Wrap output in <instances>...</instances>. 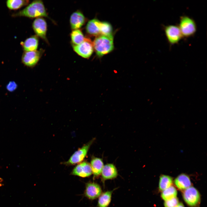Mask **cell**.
Listing matches in <instances>:
<instances>
[{
    "instance_id": "1",
    "label": "cell",
    "mask_w": 207,
    "mask_h": 207,
    "mask_svg": "<svg viewBox=\"0 0 207 207\" xmlns=\"http://www.w3.org/2000/svg\"><path fill=\"white\" fill-rule=\"evenodd\" d=\"M13 17H25L29 18L47 17V14L43 2L34 1L23 9L12 14Z\"/></svg>"
},
{
    "instance_id": "2",
    "label": "cell",
    "mask_w": 207,
    "mask_h": 207,
    "mask_svg": "<svg viewBox=\"0 0 207 207\" xmlns=\"http://www.w3.org/2000/svg\"><path fill=\"white\" fill-rule=\"evenodd\" d=\"M93 43L96 55L101 57L111 52L114 49L113 35H100L96 37Z\"/></svg>"
},
{
    "instance_id": "3",
    "label": "cell",
    "mask_w": 207,
    "mask_h": 207,
    "mask_svg": "<svg viewBox=\"0 0 207 207\" xmlns=\"http://www.w3.org/2000/svg\"><path fill=\"white\" fill-rule=\"evenodd\" d=\"M183 37L188 38L193 36L197 29L195 20L187 16H181L178 26Z\"/></svg>"
},
{
    "instance_id": "4",
    "label": "cell",
    "mask_w": 207,
    "mask_h": 207,
    "mask_svg": "<svg viewBox=\"0 0 207 207\" xmlns=\"http://www.w3.org/2000/svg\"><path fill=\"white\" fill-rule=\"evenodd\" d=\"M95 140L93 138L76 151L69 160L62 163L66 165H72L79 164L83 160L88 151Z\"/></svg>"
},
{
    "instance_id": "5",
    "label": "cell",
    "mask_w": 207,
    "mask_h": 207,
    "mask_svg": "<svg viewBox=\"0 0 207 207\" xmlns=\"http://www.w3.org/2000/svg\"><path fill=\"white\" fill-rule=\"evenodd\" d=\"M183 196L184 201L191 207H197L200 202V195L197 189L191 186L183 191Z\"/></svg>"
},
{
    "instance_id": "6",
    "label": "cell",
    "mask_w": 207,
    "mask_h": 207,
    "mask_svg": "<svg viewBox=\"0 0 207 207\" xmlns=\"http://www.w3.org/2000/svg\"><path fill=\"white\" fill-rule=\"evenodd\" d=\"M164 29L168 41L170 45L177 43L183 37L178 26L170 25L165 26Z\"/></svg>"
},
{
    "instance_id": "7",
    "label": "cell",
    "mask_w": 207,
    "mask_h": 207,
    "mask_svg": "<svg viewBox=\"0 0 207 207\" xmlns=\"http://www.w3.org/2000/svg\"><path fill=\"white\" fill-rule=\"evenodd\" d=\"M74 51L79 55L85 58L89 57L93 51V43L88 38H85L83 41L78 45H74Z\"/></svg>"
},
{
    "instance_id": "8",
    "label": "cell",
    "mask_w": 207,
    "mask_h": 207,
    "mask_svg": "<svg viewBox=\"0 0 207 207\" xmlns=\"http://www.w3.org/2000/svg\"><path fill=\"white\" fill-rule=\"evenodd\" d=\"M42 54L41 51H24L22 56V62L25 66L32 68L39 62Z\"/></svg>"
},
{
    "instance_id": "9",
    "label": "cell",
    "mask_w": 207,
    "mask_h": 207,
    "mask_svg": "<svg viewBox=\"0 0 207 207\" xmlns=\"http://www.w3.org/2000/svg\"><path fill=\"white\" fill-rule=\"evenodd\" d=\"M92 173L91 164L86 161L78 164L71 172L72 175L82 177H89Z\"/></svg>"
},
{
    "instance_id": "10",
    "label": "cell",
    "mask_w": 207,
    "mask_h": 207,
    "mask_svg": "<svg viewBox=\"0 0 207 207\" xmlns=\"http://www.w3.org/2000/svg\"><path fill=\"white\" fill-rule=\"evenodd\" d=\"M32 27L37 36L46 40L47 24L43 18L40 17L35 19L32 23Z\"/></svg>"
},
{
    "instance_id": "11",
    "label": "cell",
    "mask_w": 207,
    "mask_h": 207,
    "mask_svg": "<svg viewBox=\"0 0 207 207\" xmlns=\"http://www.w3.org/2000/svg\"><path fill=\"white\" fill-rule=\"evenodd\" d=\"M102 190L100 186L94 182H90L86 185L85 195L89 199H96L101 194Z\"/></svg>"
},
{
    "instance_id": "12",
    "label": "cell",
    "mask_w": 207,
    "mask_h": 207,
    "mask_svg": "<svg viewBox=\"0 0 207 207\" xmlns=\"http://www.w3.org/2000/svg\"><path fill=\"white\" fill-rule=\"evenodd\" d=\"M85 22V18L83 14L79 11L73 12L70 18V23L71 28L78 29L81 27Z\"/></svg>"
},
{
    "instance_id": "13",
    "label": "cell",
    "mask_w": 207,
    "mask_h": 207,
    "mask_svg": "<svg viewBox=\"0 0 207 207\" xmlns=\"http://www.w3.org/2000/svg\"><path fill=\"white\" fill-rule=\"evenodd\" d=\"M101 175L103 181L105 180L111 179L116 177L118 175V172L115 166L112 164H107L104 166Z\"/></svg>"
},
{
    "instance_id": "14",
    "label": "cell",
    "mask_w": 207,
    "mask_h": 207,
    "mask_svg": "<svg viewBox=\"0 0 207 207\" xmlns=\"http://www.w3.org/2000/svg\"><path fill=\"white\" fill-rule=\"evenodd\" d=\"M39 40L37 35H33L21 42L20 45L24 51L36 50L38 45Z\"/></svg>"
},
{
    "instance_id": "15",
    "label": "cell",
    "mask_w": 207,
    "mask_h": 207,
    "mask_svg": "<svg viewBox=\"0 0 207 207\" xmlns=\"http://www.w3.org/2000/svg\"><path fill=\"white\" fill-rule=\"evenodd\" d=\"M175 185L179 190L184 191L191 186L190 178L187 175L182 173L179 175L175 179Z\"/></svg>"
},
{
    "instance_id": "16",
    "label": "cell",
    "mask_w": 207,
    "mask_h": 207,
    "mask_svg": "<svg viewBox=\"0 0 207 207\" xmlns=\"http://www.w3.org/2000/svg\"><path fill=\"white\" fill-rule=\"evenodd\" d=\"M92 173L94 178L100 175L104 166L102 159L97 157H93L91 161Z\"/></svg>"
},
{
    "instance_id": "17",
    "label": "cell",
    "mask_w": 207,
    "mask_h": 207,
    "mask_svg": "<svg viewBox=\"0 0 207 207\" xmlns=\"http://www.w3.org/2000/svg\"><path fill=\"white\" fill-rule=\"evenodd\" d=\"M99 21L97 19L94 18L88 22L86 28V31L88 34L96 36L100 35L99 27Z\"/></svg>"
},
{
    "instance_id": "18",
    "label": "cell",
    "mask_w": 207,
    "mask_h": 207,
    "mask_svg": "<svg viewBox=\"0 0 207 207\" xmlns=\"http://www.w3.org/2000/svg\"><path fill=\"white\" fill-rule=\"evenodd\" d=\"M115 189L107 191L101 194L98 199L97 206L107 207L110 202L112 194Z\"/></svg>"
},
{
    "instance_id": "19",
    "label": "cell",
    "mask_w": 207,
    "mask_h": 207,
    "mask_svg": "<svg viewBox=\"0 0 207 207\" xmlns=\"http://www.w3.org/2000/svg\"><path fill=\"white\" fill-rule=\"evenodd\" d=\"M29 3V1L28 0H8L6 1L7 8L13 10L19 9L27 5Z\"/></svg>"
},
{
    "instance_id": "20",
    "label": "cell",
    "mask_w": 207,
    "mask_h": 207,
    "mask_svg": "<svg viewBox=\"0 0 207 207\" xmlns=\"http://www.w3.org/2000/svg\"><path fill=\"white\" fill-rule=\"evenodd\" d=\"M173 183L172 178L168 175H162L160 177L159 188V190L162 191L169 187Z\"/></svg>"
},
{
    "instance_id": "21",
    "label": "cell",
    "mask_w": 207,
    "mask_h": 207,
    "mask_svg": "<svg viewBox=\"0 0 207 207\" xmlns=\"http://www.w3.org/2000/svg\"><path fill=\"white\" fill-rule=\"evenodd\" d=\"M99 27L100 35L107 36L112 35V27L109 23L99 21Z\"/></svg>"
},
{
    "instance_id": "22",
    "label": "cell",
    "mask_w": 207,
    "mask_h": 207,
    "mask_svg": "<svg viewBox=\"0 0 207 207\" xmlns=\"http://www.w3.org/2000/svg\"><path fill=\"white\" fill-rule=\"evenodd\" d=\"M177 195L176 188L172 185L162 191V198L165 201L176 198Z\"/></svg>"
},
{
    "instance_id": "23",
    "label": "cell",
    "mask_w": 207,
    "mask_h": 207,
    "mask_svg": "<svg viewBox=\"0 0 207 207\" xmlns=\"http://www.w3.org/2000/svg\"><path fill=\"white\" fill-rule=\"evenodd\" d=\"M71 37L72 42L75 45L80 44L85 38L82 32L78 29L72 31L71 34Z\"/></svg>"
},
{
    "instance_id": "24",
    "label": "cell",
    "mask_w": 207,
    "mask_h": 207,
    "mask_svg": "<svg viewBox=\"0 0 207 207\" xmlns=\"http://www.w3.org/2000/svg\"><path fill=\"white\" fill-rule=\"evenodd\" d=\"M179 203L178 199L176 197L165 201L164 205L165 207H175Z\"/></svg>"
},
{
    "instance_id": "25",
    "label": "cell",
    "mask_w": 207,
    "mask_h": 207,
    "mask_svg": "<svg viewBox=\"0 0 207 207\" xmlns=\"http://www.w3.org/2000/svg\"><path fill=\"white\" fill-rule=\"evenodd\" d=\"M18 87L17 83L14 81L9 82L7 85L6 88L7 91L12 92L15 91Z\"/></svg>"
},
{
    "instance_id": "26",
    "label": "cell",
    "mask_w": 207,
    "mask_h": 207,
    "mask_svg": "<svg viewBox=\"0 0 207 207\" xmlns=\"http://www.w3.org/2000/svg\"><path fill=\"white\" fill-rule=\"evenodd\" d=\"M175 207H185L183 204L181 202L179 203Z\"/></svg>"
}]
</instances>
